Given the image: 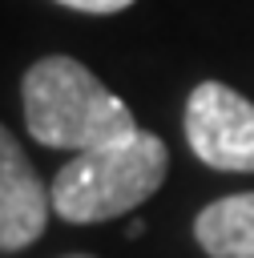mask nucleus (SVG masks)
I'll use <instances>...</instances> for the list:
<instances>
[{
	"label": "nucleus",
	"mask_w": 254,
	"mask_h": 258,
	"mask_svg": "<svg viewBox=\"0 0 254 258\" xmlns=\"http://www.w3.org/2000/svg\"><path fill=\"white\" fill-rule=\"evenodd\" d=\"M24 125L48 149H101L137 133L129 105L109 93L81 60L44 56L24 73Z\"/></svg>",
	"instance_id": "nucleus-1"
},
{
	"label": "nucleus",
	"mask_w": 254,
	"mask_h": 258,
	"mask_svg": "<svg viewBox=\"0 0 254 258\" xmlns=\"http://www.w3.org/2000/svg\"><path fill=\"white\" fill-rule=\"evenodd\" d=\"M169 169V149L161 137L137 129L117 145L77 153L52 177V210L65 222H109L157 194Z\"/></svg>",
	"instance_id": "nucleus-2"
},
{
	"label": "nucleus",
	"mask_w": 254,
	"mask_h": 258,
	"mask_svg": "<svg viewBox=\"0 0 254 258\" xmlns=\"http://www.w3.org/2000/svg\"><path fill=\"white\" fill-rule=\"evenodd\" d=\"M185 141L210 169L254 173V105L222 81H202L185 101Z\"/></svg>",
	"instance_id": "nucleus-3"
},
{
	"label": "nucleus",
	"mask_w": 254,
	"mask_h": 258,
	"mask_svg": "<svg viewBox=\"0 0 254 258\" xmlns=\"http://www.w3.org/2000/svg\"><path fill=\"white\" fill-rule=\"evenodd\" d=\"M52 194L36 177L20 141L0 125V250H24L44 234Z\"/></svg>",
	"instance_id": "nucleus-4"
},
{
	"label": "nucleus",
	"mask_w": 254,
	"mask_h": 258,
	"mask_svg": "<svg viewBox=\"0 0 254 258\" xmlns=\"http://www.w3.org/2000/svg\"><path fill=\"white\" fill-rule=\"evenodd\" d=\"M194 234L210 258H254V194L210 202L194 218Z\"/></svg>",
	"instance_id": "nucleus-5"
},
{
	"label": "nucleus",
	"mask_w": 254,
	"mask_h": 258,
	"mask_svg": "<svg viewBox=\"0 0 254 258\" xmlns=\"http://www.w3.org/2000/svg\"><path fill=\"white\" fill-rule=\"evenodd\" d=\"M56 4L77 8V12H121V8H129L133 0H56Z\"/></svg>",
	"instance_id": "nucleus-6"
},
{
	"label": "nucleus",
	"mask_w": 254,
	"mask_h": 258,
	"mask_svg": "<svg viewBox=\"0 0 254 258\" xmlns=\"http://www.w3.org/2000/svg\"><path fill=\"white\" fill-rule=\"evenodd\" d=\"M69 258H89V254H69Z\"/></svg>",
	"instance_id": "nucleus-7"
}]
</instances>
